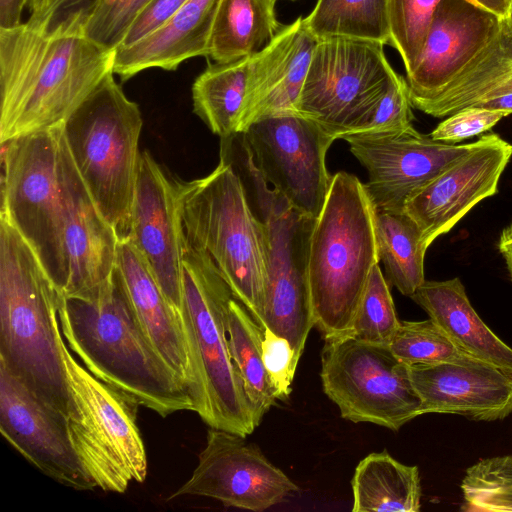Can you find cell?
I'll return each mask as SVG.
<instances>
[{
	"mask_svg": "<svg viewBox=\"0 0 512 512\" xmlns=\"http://www.w3.org/2000/svg\"><path fill=\"white\" fill-rule=\"evenodd\" d=\"M114 56L83 30L31 19L0 28V144L62 127L113 72Z\"/></svg>",
	"mask_w": 512,
	"mask_h": 512,
	"instance_id": "6da1fadb",
	"label": "cell"
},
{
	"mask_svg": "<svg viewBox=\"0 0 512 512\" xmlns=\"http://www.w3.org/2000/svg\"><path fill=\"white\" fill-rule=\"evenodd\" d=\"M64 341L96 378L162 417L194 411L184 382L145 333L117 266L98 288L58 297Z\"/></svg>",
	"mask_w": 512,
	"mask_h": 512,
	"instance_id": "7a4b0ae2",
	"label": "cell"
},
{
	"mask_svg": "<svg viewBox=\"0 0 512 512\" xmlns=\"http://www.w3.org/2000/svg\"><path fill=\"white\" fill-rule=\"evenodd\" d=\"M59 290L11 223L0 218V364L66 421L72 399L57 314Z\"/></svg>",
	"mask_w": 512,
	"mask_h": 512,
	"instance_id": "3957f363",
	"label": "cell"
},
{
	"mask_svg": "<svg viewBox=\"0 0 512 512\" xmlns=\"http://www.w3.org/2000/svg\"><path fill=\"white\" fill-rule=\"evenodd\" d=\"M185 241L214 263L234 297L265 329L268 239L234 166L220 158L208 175L174 180Z\"/></svg>",
	"mask_w": 512,
	"mask_h": 512,
	"instance_id": "277c9868",
	"label": "cell"
},
{
	"mask_svg": "<svg viewBox=\"0 0 512 512\" xmlns=\"http://www.w3.org/2000/svg\"><path fill=\"white\" fill-rule=\"evenodd\" d=\"M376 210L354 175L332 176L315 219L308 252V283L315 327L323 339L345 335L370 276L380 263Z\"/></svg>",
	"mask_w": 512,
	"mask_h": 512,
	"instance_id": "5b68a950",
	"label": "cell"
},
{
	"mask_svg": "<svg viewBox=\"0 0 512 512\" xmlns=\"http://www.w3.org/2000/svg\"><path fill=\"white\" fill-rule=\"evenodd\" d=\"M233 297L211 259L184 239L179 314L194 377L195 412L211 428L246 438L256 425L229 349L227 315Z\"/></svg>",
	"mask_w": 512,
	"mask_h": 512,
	"instance_id": "8992f818",
	"label": "cell"
},
{
	"mask_svg": "<svg viewBox=\"0 0 512 512\" xmlns=\"http://www.w3.org/2000/svg\"><path fill=\"white\" fill-rule=\"evenodd\" d=\"M110 72L64 123L75 166L118 240L130 239L143 119Z\"/></svg>",
	"mask_w": 512,
	"mask_h": 512,
	"instance_id": "52a82bcc",
	"label": "cell"
},
{
	"mask_svg": "<svg viewBox=\"0 0 512 512\" xmlns=\"http://www.w3.org/2000/svg\"><path fill=\"white\" fill-rule=\"evenodd\" d=\"M220 157L232 162L247 180L268 239L265 328L287 339L300 359L315 327L308 283V252L315 219L296 210L269 188L242 134L221 145Z\"/></svg>",
	"mask_w": 512,
	"mask_h": 512,
	"instance_id": "ba28073f",
	"label": "cell"
},
{
	"mask_svg": "<svg viewBox=\"0 0 512 512\" xmlns=\"http://www.w3.org/2000/svg\"><path fill=\"white\" fill-rule=\"evenodd\" d=\"M59 346L72 399L67 427L74 448L97 488L124 493L130 482L142 483L147 475L139 404L80 364L62 333Z\"/></svg>",
	"mask_w": 512,
	"mask_h": 512,
	"instance_id": "9c48e42d",
	"label": "cell"
},
{
	"mask_svg": "<svg viewBox=\"0 0 512 512\" xmlns=\"http://www.w3.org/2000/svg\"><path fill=\"white\" fill-rule=\"evenodd\" d=\"M62 127L20 136L1 144V216L32 248L63 294L68 284L69 269L58 172Z\"/></svg>",
	"mask_w": 512,
	"mask_h": 512,
	"instance_id": "30bf717a",
	"label": "cell"
},
{
	"mask_svg": "<svg viewBox=\"0 0 512 512\" xmlns=\"http://www.w3.org/2000/svg\"><path fill=\"white\" fill-rule=\"evenodd\" d=\"M396 74L379 42L318 39L296 112L343 139L366 123Z\"/></svg>",
	"mask_w": 512,
	"mask_h": 512,
	"instance_id": "8fae6325",
	"label": "cell"
},
{
	"mask_svg": "<svg viewBox=\"0 0 512 512\" xmlns=\"http://www.w3.org/2000/svg\"><path fill=\"white\" fill-rule=\"evenodd\" d=\"M322 387L341 417L400 430L421 416V401L401 362L388 345L343 335L324 339L321 352Z\"/></svg>",
	"mask_w": 512,
	"mask_h": 512,
	"instance_id": "7c38bea8",
	"label": "cell"
},
{
	"mask_svg": "<svg viewBox=\"0 0 512 512\" xmlns=\"http://www.w3.org/2000/svg\"><path fill=\"white\" fill-rule=\"evenodd\" d=\"M242 135L268 185L296 210L317 218L332 181L326 154L336 139L297 112L258 119Z\"/></svg>",
	"mask_w": 512,
	"mask_h": 512,
	"instance_id": "4fadbf2b",
	"label": "cell"
},
{
	"mask_svg": "<svg viewBox=\"0 0 512 512\" xmlns=\"http://www.w3.org/2000/svg\"><path fill=\"white\" fill-rule=\"evenodd\" d=\"M298 486L245 437L211 428L191 477L169 500L203 496L224 506L262 512L283 502Z\"/></svg>",
	"mask_w": 512,
	"mask_h": 512,
	"instance_id": "5bb4252c",
	"label": "cell"
},
{
	"mask_svg": "<svg viewBox=\"0 0 512 512\" xmlns=\"http://www.w3.org/2000/svg\"><path fill=\"white\" fill-rule=\"evenodd\" d=\"M368 172L364 184L378 211L401 212L410 196L467 153L474 142L447 144L417 131L353 134L343 138Z\"/></svg>",
	"mask_w": 512,
	"mask_h": 512,
	"instance_id": "9a60e30c",
	"label": "cell"
},
{
	"mask_svg": "<svg viewBox=\"0 0 512 512\" xmlns=\"http://www.w3.org/2000/svg\"><path fill=\"white\" fill-rule=\"evenodd\" d=\"M511 157L512 144L496 133L484 134L410 196L403 211L418 225L427 248L479 202L498 193Z\"/></svg>",
	"mask_w": 512,
	"mask_h": 512,
	"instance_id": "2e32d148",
	"label": "cell"
},
{
	"mask_svg": "<svg viewBox=\"0 0 512 512\" xmlns=\"http://www.w3.org/2000/svg\"><path fill=\"white\" fill-rule=\"evenodd\" d=\"M0 431L25 459L76 490L96 487L74 448L67 421L35 397L0 364Z\"/></svg>",
	"mask_w": 512,
	"mask_h": 512,
	"instance_id": "e0dca14e",
	"label": "cell"
},
{
	"mask_svg": "<svg viewBox=\"0 0 512 512\" xmlns=\"http://www.w3.org/2000/svg\"><path fill=\"white\" fill-rule=\"evenodd\" d=\"M503 20L469 0H441L418 59L406 73L412 106L448 86L495 39Z\"/></svg>",
	"mask_w": 512,
	"mask_h": 512,
	"instance_id": "ac0fdd59",
	"label": "cell"
},
{
	"mask_svg": "<svg viewBox=\"0 0 512 512\" xmlns=\"http://www.w3.org/2000/svg\"><path fill=\"white\" fill-rule=\"evenodd\" d=\"M130 240L169 302L180 312L184 234L174 180L148 151L141 152Z\"/></svg>",
	"mask_w": 512,
	"mask_h": 512,
	"instance_id": "d6986e66",
	"label": "cell"
},
{
	"mask_svg": "<svg viewBox=\"0 0 512 512\" xmlns=\"http://www.w3.org/2000/svg\"><path fill=\"white\" fill-rule=\"evenodd\" d=\"M58 172L64 211L69 278L63 295H82L102 285L116 267L118 237L80 176L61 129Z\"/></svg>",
	"mask_w": 512,
	"mask_h": 512,
	"instance_id": "ffe728a7",
	"label": "cell"
},
{
	"mask_svg": "<svg viewBox=\"0 0 512 512\" xmlns=\"http://www.w3.org/2000/svg\"><path fill=\"white\" fill-rule=\"evenodd\" d=\"M409 376L421 415L455 414L490 422L512 413V375L476 358L409 366Z\"/></svg>",
	"mask_w": 512,
	"mask_h": 512,
	"instance_id": "44dd1931",
	"label": "cell"
},
{
	"mask_svg": "<svg viewBox=\"0 0 512 512\" xmlns=\"http://www.w3.org/2000/svg\"><path fill=\"white\" fill-rule=\"evenodd\" d=\"M316 42L299 17L252 55L240 133L258 119L296 112Z\"/></svg>",
	"mask_w": 512,
	"mask_h": 512,
	"instance_id": "7402d4cb",
	"label": "cell"
},
{
	"mask_svg": "<svg viewBox=\"0 0 512 512\" xmlns=\"http://www.w3.org/2000/svg\"><path fill=\"white\" fill-rule=\"evenodd\" d=\"M116 266L145 333L191 395L194 377L179 312L130 239L119 241Z\"/></svg>",
	"mask_w": 512,
	"mask_h": 512,
	"instance_id": "603a6c76",
	"label": "cell"
},
{
	"mask_svg": "<svg viewBox=\"0 0 512 512\" xmlns=\"http://www.w3.org/2000/svg\"><path fill=\"white\" fill-rule=\"evenodd\" d=\"M221 0H187L161 28L115 50L113 73L127 80L149 68L176 70L187 59L206 56Z\"/></svg>",
	"mask_w": 512,
	"mask_h": 512,
	"instance_id": "cb8c5ba5",
	"label": "cell"
},
{
	"mask_svg": "<svg viewBox=\"0 0 512 512\" xmlns=\"http://www.w3.org/2000/svg\"><path fill=\"white\" fill-rule=\"evenodd\" d=\"M410 298L461 351L512 375V348L483 322L458 277L425 280Z\"/></svg>",
	"mask_w": 512,
	"mask_h": 512,
	"instance_id": "d4e9b609",
	"label": "cell"
},
{
	"mask_svg": "<svg viewBox=\"0 0 512 512\" xmlns=\"http://www.w3.org/2000/svg\"><path fill=\"white\" fill-rule=\"evenodd\" d=\"M353 512H418L419 469L393 458L386 450L370 453L356 466L351 480Z\"/></svg>",
	"mask_w": 512,
	"mask_h": 512,
	"instance_id": "484cf974",
	"label": "cell"
},
{
	"mask_svg": "<svg viewBox=\"0 0 512 512\" xmlns=\"http://www.w3.org/2000/svg\"><path fill=\"white\" fill-rule=\"evenodd\" d=\"M277 0H221L210 32L207 57L227 63L252 56L275 37Z\"/></svg>",
	"mask_w": 512,
	"mask_h": 512,
	"instance_id": "4316f807",
	"label": "cell"
},
{
	"mask_svg": "<svg viewBox=\"0 0 512 512\" xmlns=\"http://www.w3.org/2000/svg\"><path fill=\"white\" fill-rule=\"evenodd\" d=\"M512 73V20L506 17L495 39L440 93L413 107L442 118L472 106Z\"/></svg>",
	"mask_w": 512,
	"mask_h": 512,
	"instance_id": "83f0119b",
	"label": "cell"
},
{
	"mask_svg": "<svg viewBox=\"0 0 512 512\" xmlns=\"http://www.w3.org/2000/svg\"><path fill=\"white\" fill-rule=\"evenodd\" d=\"M252 56L208 66L193 83L194 112L221 139L240 133Z\"/></svg>",
	"mask_w": 512,
	"mask_h": 512,
	"instance_id": "f1b7e54d",
	"label": "cell"
},
{
	"mask_svg": "<svg viewBox=\"0 0 512 512\" xmlns=\"http://www.w3.org/2000/svg\"><path fill=\"white\" fill-rule=\"evenodd\" d=\"M379 260L388 284L411 297L424 283L428 249L418 225L404 211H378L375 216Z\"/></svg>",
	"mask_w": 512,
	"mask_h": 512,
	"instance_id": "f546056e",
	"label": "cell"
},
{
	"mask_svg": "<svg viewBox=\"0 0 512 512\" xmlns=\"http://www.w3.org/2000/svg\"><path fill=\"white\" fill-rule=\"evenodd\" d=\"M227 331L231 357L242 378L256 427L275 405L276 391L262 357L264 329L244 305L233 297L229 303Z\"/></svg>",
	"mask_w": 512,
	"mask_h": 512,
	"instance_id": "4dcf8cb0",
	"label": "cell"
},
{
	"mask_svg": "<svg viewBox=\"0 0 512 512\" xmlns=\"http://www.w3.org/2000/svg\"><path fill=\"white\" fill-rule=\"evenodd\" d=\"M303 21L316 40L347 37L383 45L391 42L388 0H318Z\"/></svg>",
	"mask_w": 512,
	"mask_h": 512,
	"instance_id": "1f68e13d",
	"label": "cell"
},
{
	"mask_svg": "<svg viewBox=\"0 0 512 512\" xmlns=\"http://www.w3.org/2000/svg\"><path fill=\"white\" fill-rule=\"evenodd\" d=\"M388 346L408 366L460 362L471 357L461 351L430 318L400 321Z\"/></svg>",
	"mask_w": 512,
	"mask_h": 512,
	"instance_id": "d6a6232c",
	"label": "cell"
},
{
	"mask_svg": "<svg viewBox=\"0 0 512 512\" xmlns=\"http://www.w3.org/2000/svg\"><path fill=\"white\" fill-rule=\"evenodd\" d=\"M399 324L389 284L378 264L345 335L367 343L389 345Z\"/></svg>",
	"mask_w": 512,
	"mask_h": 512,
	"instance_id": "836d02e7",
	"label": "cell"
},
{
	"mask_svg": "<svg viewBox=\"0 0 512 512\" xmlns=\"http://www.w3.org/2000/svg\"><path fill=\"white\" fill-rule=\"evenodd\" d=\"M441 0H388L390 45L409 73L422 50L433 15Z\"/></svg>",
	"mask_w": 512,
	"mask_h": 512,
	"instance_id": "e575fe53",
	"label": "cell"
},
{
	"mask_svg": "<svg viewBox=\"0 0 512 512\" xmlns=\"http://www.w3.org/2000/svg\"><path fill=\"white\" fill-rule=\"evenodd\" d=\"M150 0H99L83 32L108 50H116L138 13Z\"/></svg>",
	"mask_w": 512,
	"mask_h": 512,
	"instance_id": "d590c367",
	"label": "cell"
},
{
	"mask_svg": "<svg viewBox=\"0 0 512 512\" xmlns=\"http://www.w3.org/2000/svg\"><path fill=\"white\" fill-rule=\"evenodd\" d=\"M412 107L407 81L396 74L366 123L355 134L385 133L408 128L414 119Z\"/></svg>",
	"mask_w": 512,
	"mask_h": 512,
	"instance_id": "8d00e7d4",
	"label": "cell"
},
{
	"mask_svg": "<svg viewBox=\"0 0 512 512\" xmlns=\"http://www.w3.org/2000/svg\"><path fill=\"white\" fill-rule=\"evenodd\" d=\"M508 115L510 114L501 110L465 107L447 116L429 135L436 141L455 145L489 131Z\"/></svg>",
	"mask_w": 512,
	"mask_h": 512,
	"instance_id": "74e56055",
	"label": "cell"
},
{
	"mask_svg": "<svg viewBox=\"0 0 512 512\" xmlns=\"http://www.w3.org/2000/svg\"><path fill=\"white\" fill-rule=\"evenodd\" d=\"M262 357L265 369L276 391L277 399L287 400L299 358L289 341L270 329H264Z\"/></svg>",
	"mask_w": 512,
	"mask_h": 512,
	"instance_id": "f35d334b",
	"label": "cell"
},
{
	"mask_svg": "<svg viewBox=\"0 0 512 512\" xmlns=\"http://www.w3.org/2000/svg\"><path fill=\"white\" fill-rule=\"evenodd\" d=\"M99 0H49L39 22L48 31L56 29L83 30ZM30 19V18H29Z\"/></svg>",
	"mask_w": 512,
	"mask_h": 512,
	"instance_id": "ab89813d",
	"label": "cell"
},
{
	"mask_svg": "<svg viewBox=\"0 0 512 512\" xmlns=\"http://www.w3.org/2000/svg\"><path fill=\"white\" fill-rule=\"evenodd\" d=\"M186 1L150 0L133 20L118 48L130 46L157 31Z\"/></svg>",
	"mask_w": 512,
	"mask_h": 512,
	"instance_id": "60d3db41",
	"label": "cell"
},
{
	"mask_svg": "<svg viewBox=\"0 0 512 512\" xmlns=\"http://www.w3.org/2000/svg\"><path fill=\"white\" fill-rule=\"evenodd\" d=\"M25 6H27V0H0V28L21 24Z\"/></svg>",
	"mask_w": 512,
	"mask_h": 512,
	"instance_id": "b9f144b4",
	"label": "cell"
},
{
	"mask_svg": "<svg viewBox=\"0 0 512 512\" xmlns=\"http://www.w3.org/2000/svg\"><path fill=\"white\" fill-rule=\"evenodd\" d=\"M472 106L492 109V110H501L505 111L509 114L512 113V93H507L499 96H495L492 98H488L482 100Z\"/></svg>",
	"mask_w": 512,
	"mask_h": 512,
	"instance_id": "7bdbcfd3",
	"label": "cell"
},
{
	"mask_svg": "<svg viewBox=\"0 0 512 512\" xmlns=\"http://www.w3.org/2000/svg\"><path fill=\"white\" fill-rule=\"evenodd\" d=\"M474 4L498 15L501 18L509 17L512 0H469Z\"/></svg>",
	"mask_w": 512,
	"mask_h": 512,
	"instance_id": "ee69618b",
	"label": "cell"
},
{
	"mask_svg": "<svg viewBox=\"0 0 512 512\" xmlns=\"http://www.w3.org/2000/svg\"><path fill=\"white\" fill-rule=\"evenodd\" d=\"M49 0H27L30 11V19H39L45 12Z\"/></svg>",
	"mask_w": 512,
	"mask_h": 512,
	"instance_id": "f6af8a7d",
	"label": "cell"
},
{
	"mask_svg": "<svg viewBox=\"0 0 512 512\" xmlns=\"http://www.w3.org/2000/svg\"><path fill=\"white\" fill-rule=\"evenodd\" d=\"M498 249L505 260L510 280L512 281V240L505 243H498Z\"/></svg>",
	"mask_w": 512,
	"mask_h": 512,
	"instance_id": "bcb514c9",
	"label": "cell"
},
{
	"mask_svg": "<svg viewBox=\"0 0 512 512\" xmlns=\"http://www.w3.org/2000/svg\"><path fill=\"white\" fill-rule=\"evenodd\" d=\"M512 240V221L501 232L499 243H505Z\"/></svg>",
	"mask_w": 512,
	"mask_h": 512,
	"instance_id": "7dc6e473",
	"label": "cell"
},
{
	"mask_svg": "<svg viewBox=\"0 0 512 512\" xmlns=\"http://www.w3.org/2000/svg\"><path fill=\"white\" fill-rule=\"evenodd\" d=\"M509 17H510V18H511V20H512V3H511V8H510V15H509Z\"/></svg>",
	"mask_w": 512,
	"mask_h": 512,
	"instance_id": "c3c4849f",
	"label": "cell"
}]
</instances>
